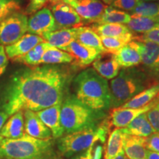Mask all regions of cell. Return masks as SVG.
<instances>
[{
	"instance_id": "6da1fadb",
	"label": "cell",
	"mask_w": 159,
	"mask_h": 159,
	"mask_svg": "<svg viewBox=\"0 0 159 159\" xmlns=\"http://www.w3.org/2000/svg\"><path fill=\"white\" fill-rule=\"evenodd\" d=\"M71 81L72 70L66 66L18 69L0 85V111L10 116L19 111L37 112L62 102Z\"/></svg>"
},
{
	"instance_id": "7a4b0ae2",
	"label": "cell",
	"mask_w": 159,
	"mask_h": 159,
	"mask_svg": "<svg viewBox=\"0 0 159 159\" xmlns=\"http://www.w3.org/2000/svg\"><path fill=\"white\" fill-rule=\"evenodd\" d=\"M71 82L75 97L87 107L101 112L111 108V91L108 80L94 69H84Z\"/></svg>"
},
{
	"instance_id": "3957f363",
	"label": "cell",
	"mask_w": 159,
	"mask_h": 159,
	"mask_svg": "<svg viewBox=\"0 0 159 159\" xmlns=\"http://www.w3.org/2000/svg\"><path fill=\"white\" fill-rule=\"evenodd\" d=\"M52 138L39 139L25 134L16 139H4L0 143L1 159H61Z\"/></svg>"
},
{
	"instance_id": "277c9868",
	"label": "cell",
	"mask_w": 159,
	"mask_h": 159,
	"mask_svg": "<svg viewBox=\"0 0 159 159\" xmlns=\"http://www.w3.org/2000/svg\"><path fill=\"white\" fill-rule=\"evenodd\" d=\"M155 84L142 68H122L111 81V108L121 107L130 99Z\"/></svg>"
},
{
	"instance_id": "5b68a950",
	"label": "cell",
	"mask_w": 159,
	"mask_h": 159,
	"mask_svg": "<svg viewBox=\"0 0 159 159\" xmlns=\"http://www.w3.org/2000/svg\"><path fill=\"white\" fill-rule=\"evenodd\" d=\"M104 116V112L89 108L79 101L74 94H67L61 103L60 118L64 134L97 125L99 121Z\"/></svg>"
},
{
	"instance_id": "8992f818",
	"label": "cell",
	"mask_w": 159,
	"mask_h": 159,
	"mask_svg": "<svg viewBox=\"0 0 159 159\" xmlns=\"http://www.w3.org/2000/svg\"><path fill=\"white\" fill-rule=\"evenodd\" d=\"M109 130L104 120L100 125L63 135L57 139V150L65 158H71L86 150L96 142H105Z\"/></svg>"
},
{
	"instance_id": "52a82bcc",
	"label": "cell",
	"mask_w": 159,
	"mask_h": 159,
	"mask_svg": "<svg viewBox=\"0 0 159 159\" xmlns=\"http://www.w3.org/2000/svg\"><path fill=\"white\" fill-rule=\"evenodd\" d=\"M27 16L15 12L0 22V46L13 44L27 33Z\"/></svg>"
},
{
	"instance_id": "ba28073f",
	"label": "cell",
	"mask_w": 159,
	"mask_h": 159,
	"mask_svg": "<svg viewBox=\"0 0 159 159\" xmlns=\"http://www.w3.org/2000/svg\"><path fill=\"white\" fill-rule=\"evenodd\" d=\"M130 43L140 52L142 69L155 83H159V44L137 40H133Z\"/></svg>"
},
{
	"instance_id": "9c48e42d",
	"label": "cell",
	"mask_w": 159,
	"mask_h": 159,
	"mask_svg": "<svg viewBox=\"0 0 159 159\" xmlns=\"http://www.w3.org/2000/svg\"><path fill=\"white\" fill-rule=\"evenodd\" d=\"M49 3V10L55 19L57 30L80 27L82 25V18L63 0H50Z\"/></svg>"
},
{
	"instance_id": "30bf717a",
	"label": "cell",
	"mask_w": 159,
	"mask_h": 159,
	"mask_svg": "<svg viewBox=\"0 0 159 159\" xmlns=\"http://www.w3.org/2000/svg\"><path fill=\"white\" fill-rule=\"evenodd\" d=\"M159 99V95L154 100L145 105L142 108H112L109 116L105 119V122L108 125L109 130L114 128H124L130 123L135 118L139 115L148 112L150 109L155 105Z\"/></svg>"
},
{
	"instance_id": "8fae6325",
	"label": "cell",
	"mask_w": 159,
	"mask_h": 159,
	"mask_svg": "<svg viewBox=\"0 0 159 159\" xmlns=\"http://www.w3.org/2000/svg\"><path fill=\"white\" fill-rule=\"evenodd\" d=\"M57 30V25L49 7H44L32 14L27 20V33L42 37L46 33Z\"/></svg>"
},
{
	"instance_id": "7c38bea8",
	"label": "cell",
	"mask_w": 159,
	"mask_h": 159,
	"mask_svg": "<svg viewBox=\"0 0 159 159\" xmlns=\"http://www.w3.org/2000/svg\"><path fill=\"white\" fill-rule=\"evenodd\" d=\"M62 50L67 52L71 55L73 61L71 63L77 68H85L91 64L102 52L92 47H87L75 40Z\"/></svg>"
},
{
	"instance_id": "4fadbf2b",
	"label": "cell",
	"mask_w": 159,
	"mask_h": 159,
	"mask_svg": "<svg viewBox=\"0 0 159 159\" xmlns=\"http://www.w3.org/2000/svg\"><path fill=\"white\" fill-rule=\"evenodd\" d=\"M70 5L78 15L89 22L94 23L101 16L106 5L100 0H63Z\"/></svg>"
},
{
	"instance_id": "5bb4252c",
	"label": "cell",
	"mask_w": 159,
	"mask_h": 159,
	"mask_svg": "<svg viewBox=\"0 0 159 159\" xmlns=\"http://www.w3.org/2000/svg\"><path fill=\"white\" fill-rule=\"evenodd\" d=\"M61 103L62 102L57 103L56 105L36 112L39 119L50 130L53 139H56L64 135V131L61 126L60 118Z\"/></svg>"
},
{
	"instance_id": "9a60e30c",
	"label": "cell",
	"mask_w": 159,
	"mask_h": 159,
	"mask_svg": "<svg viewBox=\"0 0 159 159\" xmlns=\"http://www.w3.org/2000/svg\"><path fill=\"white\" fill-rule=\"evenodd\" d=\"M23 111L26 134L39 139H49L52 138L50 130L43 124L35 111L30 110Z\"/></svg>"
},
{
	"instance_id": "2e32d148",
	"label": "cell",
	"mask_w": 159,
	"mask_h": 159,
	"mask_svg": "<svg viewBox=\"0 0 159 159\" xmlns=\"http://www.w3.org/2000/svg\"><path fill=\"white\" fill-rule=\"evenodd\" d=\"M45 41L41 36L38 35H33L30 33H26L19 41L13 44L6 46L5 47V53L8 59H14L25 55L33 47Z\"/></svg>"
},
{
	"instance_id": "e0dca14e",
	"label": "cell",
	"mask_w": 159,
	"mask_h": 159,
	"mask_svg": "<svg viewBox=\"0 0 159 159\" xmlns=\"http://www.w3.org/2000/svg\"><path fill=\"white\" fill-rule=\"evenodd\" d=\"M93 69L106 80L114 79L118 75L121 67L112 53L105 52L92 63Z\"/></svg>"
},
{
	"instance_id": "ac0fdd59",
	"label": "cell",
	"mask_w": 159,
	"mask_h": 159,
	"mask_svg": "<svg viewBox=\"0 0 159 159\" xmlns=\"http://www.w3.org/2000/svg\"><path fill=\"white\" fill-rule=\"evenodd\" d=\"M146 138L122 133V149L128 159H146Z\"/></svg>"
},
{
	"instance_id": "d6986e66",
	"label": "cell",
	"mask_w": 159,
	"mask_h": 159,
	"mask_svg": "<svg viewBox=\"0 0 159 159\" xmlns=\"http://www.w3.org/2000/svg\"><path fill=\"white\" fill-rule=\"evenodd\" d=\"M25 134L24 111H19L12 114L4 123L1 130V136L4 139H16Z\"/></svg>"
},
{
	"instance_id": "ffe728a7",
	"label": "cell",
	"mask_w": 159,
	"mask_h": 159,
	"mask_svg": "<svg viewBox=\"0 0 159 159\" xmlns=\"http://www.w3.org/2000/svg\"><path fill=\"white\" fill-rule=\"evenodd\" d=\"M77 28V27L58 29L46 33L42 35V38L46 42L52 47L63 49L71 42L76 40Z\"/></svg>"
},
{
	"instance_id": "44dd1931",
	"label": "cell",
	"mask_w": 159,
	"mask_h": 159,
	"mask_svg": "<svg viewBox=\"0 0 159 159\" xmlns=\"http://www.w3.org/2000/svg\"><path fill=\"white\" fill-rule=\"evenodd\" d=\"M116 62L121 68H130L140 65L142 57L138 49L130 42L119 49L114 54Z\"/></svg>"
},
{
	"instance_id": "7402d4cb",
	"label": "cell",
	"mask_w": 159,
	"mask_h": 159,
	"mask_svg": "<svg viewBox=\"0 0 159 159\" xmlns=\"http://www.w3.org/2000/svg\"><path fill=\"white\" fill-rule=\"evenodd\" d=\"M121 130L124 134L142 138H147L156 132L147 117V112L139 115Z\"/></svg>"
},
{
	"instance_id": "603a6c76",
	"label": "cell",
	"mask_w": 159,
	"mask_h": 159,
	"mask_svg": "<svg viewBox=\"0 0 159 159\" xmlns=\"http://www.w3.org/2000/svg\"><path fill=\"white\" fill-rule=\"evenodd\" d=\"M159 95V83L150 85V87L141 91L138 94L130 99L128 102H125L121 106V108H139L154 100Z\"/></svg>"
},
{
	"instance_id": "cb8c5ba5",
	"label": "cell",
	"mask_w": 159,
	"mask_h": 159,
	"mask_svg": "<svg viewBox=\"0 0 159 159\" xmlns=\"http://www.w3.org/2000/svg\"><path fill=\"white\" fill-rule=\"evenodd\" d=\"M76 40L87 47H92L100 52H107L103 47L100 37L90 27H77Z\"/></svg>"
},
{
	"instance_id": "d4e9b609",
	"label": "cell",
	"mask_w": 159,
	"mask_h": 159,
	"mask_svg": "<svg viewBox=\"0 0 159 159\" xmlns=\"http://www.w3.org/2000/svg\"><path fill=\"white\" fill-rule=\"evenodd\" d=\"M52 47V46H51L46 41H43L33 47L25 55L16 57L13 59V61L16 63H23L27 66H37L41 65V58H42L45 52Z\"/></svg>"
},
{
	"instance_id": "484cf974",
	"label": "cell",
	"mask_w": 159,
	"mask_h": 159,
	"mask_svg": "<svg viewBox=\"0 0 159 159\" xmlns=\"http://www.w3.org/2000/svg\"><path fill=\"white\" fill-rule=\"evenodd\" d=\"M131 15L112 6H106L104 12L98 19L94 21L95 25L102 24H123L127 25L130 21Z\"/></svg>"
},
{
	"instance_id": "4316f807",
	"label": "cell",
	"mask_w": 159,
	"mask_h": 159,
	"mask_svg": "<svg viewBox=\"0 0 159 159\" xmlns=\"http://www.w3.org/2000/svg\"><path fill=\"white\" fill-rule=\"evenodd\" d=\"M99 37H122L133 33L128 26L123 24H102L93 25L91 27Z\"/></svg>"
},
{
	"instance_id": "83f0119b",
	"label": "cell",
	"mask_w": 159,
	"mask_h": 159,
	"mask_svg": "<svg viewBox=\"0 0 159 159\" xmlns=\"http://www.w3.org/2000/svg\"><path fill=\"white\" fill-rule=\"evenodd\" d=\"M134 33H143L159 27V20L154 18L131 15L130 21L126 25Z\"/></svg>"
},
{
	"instance_id": "f1b7e54d",
	"label": "cell",
	"mask_w": 159,
	"mask_h": 159,
	"mask_svg": "<svg viewBox=\"0 0 159 159\" xmlns=\"http://www.w3.org/2000/svg\"><path fill=\"white\" fill-rule=\"evenodd\" d=\"M72 61L73 58L69 53L52 47L45 52L41 58V64H66V63H71Z\"/></svg>"
},
{
	"instance_id": "f546056e",
	"label": "cell",
	"mask_w": 159,
	"mask_h": 159,
	"mask_svg": "<svg viewBox=\"0 0 159 159\" xmlns=\"http://www.w3.org/2000/svg\"><path fill=\"white\" fill-rule=\"evenodd\" d=\"M122 150V132L121 128H115L109 135L104 159H113Z\"/></svg>"
},
{
	"instance_id": "4dcf8cb0",
	"label": "cell",
	"mask_w": 159,
	"mask_h": 159,
	"mask_svg": "<svg viewBox=\"0 0 159 159\" xmlns=\"http://www.w3.org/2000/svg\"><path fill=\"white\" fill-rule=\"evenodd\" d=\"M134 36V33H130L122 37H100V39L105 50L114 54L119 49L132 41Z\"/></svg>"
},
{
	"instance_id": "1f68e13d",
	"label": "cell",
	"mask_w": 159,
	"mask_h": 159,
	"mask_svg": "<svg viewBox=\"0 0 159 159\" xmlns=\"http://www.w3.org/2000/svg\"><path fill=\"white\" fill-rule=\"evenodd\" d=\"M130 13V15L154 18L159 20V1L145 2L140 0Z\"/></svg>"
},
{
	"instance_id": "d6a6232c",
	"label": "cell",
	"mask_w": 159,
	"mask_h": 159,
	"mask_svg": "<svg viewBox=\"0 0 159 159\" xmlns=\"http://www.w3.org/2000/svg\"><path fill=\"white\" fill-rule=\"evenodd\" d=\"M21 8L18 0H0V22Z\"/></svg>"
},
{
	"instance_id": "836d02e7",
	"label": "cell",
	"mask_w": 159,
	"mask_h": 159,
	"mask_svg": "<svg viewBox=\"0 0 159 159\" xmlns=\"http://www.w3.org/2000/svg\"><path fill=\"white\" fill-rule=\"evenodd\" d=\"M147 117L156 132L159 133V99L147 112Z\"/></svg>"
},
{
	"instance_id": "e575fe53",
	"label": "cell",
	"mask_w": 159,
	"mask_h": 159,
	"mask_svg": "<svg viewBox=\"0 0 159 159\" xmlns=\"http://www.w3.org/2000/svg\"><path fill=\"white\" fill-rule=\"evenodd\" d=\"M139 1L140 0H115L111 6L121 11L131 12L136 7Z\"/></svg>"
},
{
	"instance_id": "d590c367",
	"label": "cell",
	"mask_w": 159,
	"mask_h": 159,
	"mask_svg": "<svg viewBox=\"0 0 159 159\" xmlns=\"http://www.w3.org/2000/svg\"><path fill=\"white\" fill-rule=\"evenodd\" d=\"M134 40L150 41V42H153L159 44V27L152 29V30L147 32V33H143V34L139 35V36L135 35Z\"/></svg>"
},
{
	"instance_id": "8d00e7d4",
	"label": "cell",
	"mask_w": 159,
	"mask_h": 159,
	"mask_svg": "<svg viewBox=\"0 0 159 159\" xmlns=\"http://www.w3.org/2000/svg\"><path fill=\"white\" fill-rule=\"evenodd\" d=\"M145 145L147 150L159 152V133L155 132L150 136L147 137Z\"/></svg>"
},
{
	"instance_id": "74e56055",
	"label": "cell",
	"mask_w": 159,
	"mask_h": 159,
	"mask_svg": "<svg viewBox=\"0 0 159 159\" xmlns=\"http://www.w3.org/2000/svg\"><path fill=\"white\" fill-rule=\"evenodd\" d=\"M49 1L50 0H30L26 8L25 13L28 15L33 14L44 7V6L49 3Z\"/></svg>"
},
{
	"instance_id": "f35d334b",
	"label": "cell",
	"mask_w": 159,
	"mask_h": 159,
	"mask_svg": "<svg viewBox=\"0 0 159 159\" xmlns=\"http://www.w3.org/2000/svg\"><path fill=\"white\" fill-rule=\"evenodd\" d=\"M8 65V57L5 53V47L0 46V76L5 73Z\"/></svg>"
},
{
	"instance_id": "ab89813d",
	"label": "cell",
	"mask_w": 159,
	"mask_h": 159,
	"mask_svg": "<svg viewBox=\"0 0 159 159\" xmlns=\"http://www.w3.org/2000/svg\"><path fill=\"white\" fill-rule=\"evenodd\" d=\"M94 145V144H93ZM92 146L83 152L73 156L70 159H92Z\"/></svg>"
},
{
	"instance_id": "60d3db41",
	"label": "cell",
	"mask_w": 159,
	"mask_h": 159,
	"mask_svg": "<svg viewBox=\"0 0 159 159\" xmlns=\"http://www.w3.org/2000/svg\"><path fill=\"white\" fill-rule=\"evenodd\" d=\"M8 117H9V116L7 114H5V113L3 112V111H0V143H1L2 141L4 139L3 137L1 136L2 128L4 123L5 122V121L7 120Z\"/></svg>"
},
{
	"instance_id": "b9f144b4",
	"label": "cell",
	"mask_w": 159,
	"mask_h": 159,
	"mask_svg": "<svg viewBox=\"0 0 159 159\" xmlns=\"http://www.w3.org/2000/svg\"><path fill=\"white\" fill-rule=\"evenodd\" d=\"M146 159H159V152H153L148 150Z\"/></svg>"
},
{
	"instance_id": "7bdbcfd3",
	"label": "cell",
	"mask_w": 159,
	"mask_h": 159,
	"mask_svg": "<svg viewBox=\"0 0 159 159\" xmlns=\"http://www.w3.org/2000/svg\"><path fill=\"white\" fill-rule=\"evenodd\" d=\"M113 159H128V158H127L126 156H125V152H124V150H123V149H122V150L119 152L118 155H117L116 157H114V158Z\"/></svg>"
},
{
	"instance_id": "ee69618b",
	"label": "cell",
	"mask_w": 159,
	"mask_h": 159,
	"mask_svg": "<svg viewBox=\"0 0 159 159\" xmlns=\"http://www.w3.org/2000/svg\"><path fill=\"white\" fill-rule=\"evenodd\" d=\"M101 1L103 2H104L105 4H106V5H111V4L114 2L115 0H101Z\"/></svg>"
},
{
	"instance_id": "f6af8a7d",
	"label": "cell",
	"mask_w": 159,
	"mask_h": 159,
	"mask_svg": "<svg viewBox=\"0 0 159 159\" xmlns=\"http://www.w3.org/2000/svg\"><path fill=\"white\" fill-rule=\"evenodd\" d=\"M145 2H158L159 0H143Z\"/></svg>"
},
{
	"instance_id": "bcb514c9",
	"label": "cell",
	"mask_w": 159,
	"mask_h": 159,
	"mask_svg": "<svg viewBox=\"0 0 159 159\" xmlns=\"http://www.w3.org/2000/svg\"><path fill=\"white\" fill-rule=\"evenodd\" d=\"M0 159H1V158H0Z\"/></svg>"
}]
</instances>
